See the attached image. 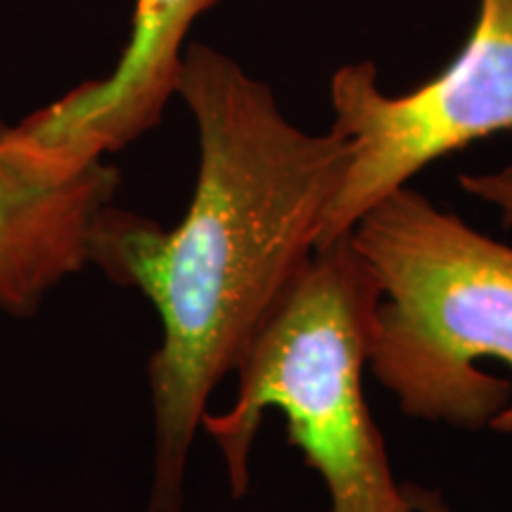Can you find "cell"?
Segmentation results:
<instances>
[{
	"label": "cell",
	"instance_id": "6da1fadb",
	"mask_svg": "<svg viewBox=\"0 0 512 512\" xmlns=\"http://www.w3.org/2000/svg\"><path fill=\"white\" fill-rule=\"evenodd\" d=\"M176 95L200 143L183 221L166 230L110 204L91 235V264L143 292L162 320V344L147 363L155 430L147 512H183L211 394L311 264L351 159L349 138L299 128L268 83L204 43L185 46Z\"/></svg>",
	"mask_w": 512,
	"mask_h": 512
},
{
	"label": "cell",
	"instance_id": "7a4b0ae2",
	"mask_svg": "<svg viewBox=\"0 0 512 512\" xmlns=\"http://www.w3.org/2000/svg\"><path fill=\"white\" fill-rule=\"evenodd\" d=\"M380 285L368 368L415 420L491 427L512 401V247L411 185L349 230Z\"/></svg>",
	"mask_w": 512,
	"mask_h": 512
},
{
	"label": "cell",
	"instance_id": "3957f363",
	"mask_svg": "<svg viewBox=\"0 0 512 512\" xmlns=\"http://www.w3.org/2000/svg\"><path fill=\"white\" fill-rule=\"evenodd\" d=\"M377 304L380 285L349 233L316 249L240 358L233 406L202 418L221 448L230 496L249 491L256 434L273 408L323 479L330 512H415L363 394Z\"/></svg>",
	"mask_w": 512,
	"mask_h": 512
},
{
	"label": "cell",
	"instance_id": "277c9868",
	"mask_svg": "<svg viewBox=\"0 0 512 512\" xmlns=\"http://www.w3.org/2000/svg\"><path fill=\"white\" fill-rule=\"evenodd\" d=\"M330 107L351 159L318 247L347 235L373 204L437 159L512 131V0H479L463 50L408 93L382 91L370 60L344 64L330 79Z\"/></svg>",
	"mask_w": 512,
	"mask_h": 512
},
{
	"label": "cell",
	"instance_id": "5b68a950",
	"mask_svg": "<svg viewBox=\"0 0 512 512\" xmlns=\"http://www.w3.org/2000/svg\"><path fill=\"white\" fill-rule=\"evenodd\" d=\"M119 174L105 159L46 150L0 119V311L29 318L69 275L91 264V235Z\"/></svg>",
	"mask_w": 512,
	"mask_h": 512
},
{
	"label": "cell",
	"instance_id": "8992f818",
	"mask_svg": "<svg viewBox=\"0 0 512 512\" xmlns=\"http://www.w3.org/2000/svg\"><path fill=\"white\" fill-rule=\"evenodd\" d=\"M221 0H133L131 34L110 76L86 81L22 121L31 140L81 162H100L162 119L176 95L192 24Z\"/></svg>",
	"mask_w": 512,
	"mask_h": 512
},
{
	"label": "cell",
	"instance_id": "52a82bcc",
	"mask_svg": "<svg viewBox=\"0 0 512 512\" xmlns=\"http://www.w3.org/2000/svg\"><path fill=\"white\" fill-rule=\"evenodd\" d=\"M458 185L470 197H477L501 211V219L512 223V164L484 174H463Z\"/></svg>",
	"mask_w": 512,
	"mask_h": 512
},
{
	"label": "cell",
	"instance_id": "ba28073f",
	"mask_svg": "<svg viewBox=\"0 0 512 512\" xmlns=\"http://www.w3.org/2000/svg\"><path fill=\"white\" fill-rule=\"evenodd\" d=\"M406 494L415 512H451L446 508V503L441 501V496L434 494V491H425L418 489V486L406 484Z\"/></svg>",
	"mask_w": 512,
	"mask_h": 512
},
{
	"label": "cell",
	"instance_id": "9c48e42d",
	"mask_svg": "<svg viewBox=\"0 0 512 512\" xmlns=\"http://www.w3.org/2000/svg\"><path fill=\"white\" fill-rule=\"evenodd\" d=\"M491 427H494V430H498V432H512V401H510V406L505 408L501 415H498Z\"/></svg>",
	"mask_w": 512,
	"mask_h": 512
}]
</instances>
